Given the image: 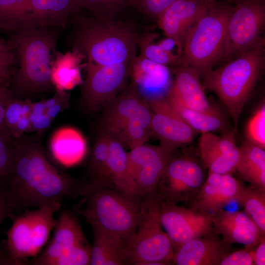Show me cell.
<instances>
[{
	"instance_id": "cell-41",
	"label": "cell",
	"mask_w": 265,
	"mask_h": 265,
	"mask_svg": "<svg viewBox=\"0 0 265 265\" xmlns=\"http://www.w3.org/2000/svg\"><path fill=\"white\" fill-rule=\"evenodd\" d=\"M15 57L13 50L0 36V79L7 86L10 81V69Z\"/></svg>"
},
{
	"instance_id": "cell-27",
	"label": "cell",
	"mask_w": 265,
	"mask_h": 265,
	"mask_svg": "<svg viewBox=\"0 0 265 265\" xmlns=\"http://www.w3.org/2000/svg\"><path fill=\"white\" fill-rule=\"evenodd\" d=\"M239 150L235 171L251 187L265 192V149L247 140L241 144Z\"/></svg>"
},
{
	"instance_id": "cell-6",
	"label": "cell",
	"mask_w": 265,
	"mask_h": 265,
	"mask_svg": "<svg viewBox=\"0 0 265 265\" xmlns=\"http://www.w3.org/2000/svg\"><path fill=\"white\" fill-rule=\"evenodd\" d=\"M232 9L229 2L209 0L206 11L186 38L179 61L193 68L199 77L218 63Z\"/></svg>"
},
{
	"instance_id": "cell-17",
	"label": "cell",
	"mask_w": 265,
	"mask_h": 265,
	"mask_svg": "<svg viewBox=\"0 0 265 265\" xmlns=\"http://www.w3.org/2000/svg\"><path fill=\"white\" fill-rule=\"evenodd\" d=\"M53 230V237L47 246L29 261L27 265H50L71 249L88 242L78 219L69 210L60 212Z\"/></svg>"
},
{
	"instance_id": "cell-31",
	"label": "cell",
	"mask_w": 265,
	"mask_h": 265,
	"mask_svg": "<svg viewBox=\"0 0 265 265\" xmlns=\"http://www.w3.org/2000/svg\"><path fill=\"white\" fill-rule=\"evenodd\" d=\"M165 100L174 111L198 133L211 132L224 128L221 113L208 114L187 107L171 92Z\"/></svg>"
},
{
	"instance_id": "cell-1",
	"label": "cell",
	"mask_w": 265,
	"mask_h": 265,
	"mask_svg": "<svg viewBox=\"0 0 265 265\" xmlns=\"http://www.w3.org/2000/svg\"><path fill=\"white\" fill-rule=\"evenodd\" d=\"M14 139L12 166L5 186L8 217L79 197L82 183L54 166L34 140L22 136Z\"/></svg>"
},
{
	"instance_id": "cell-37",
	"label": "cell",
	"mask_w": 265,
	"mask_h": 265,
	"mask_svg": "<svg viewBox=\"0 0 265 265\" xmlns=\"http://www.w3.org/2000/svg\"><path fill=\"white\" fill-rule=\"evenodd\" d=\"M91 250L88 242L79 245L53 261L50 265H89Z\"/></svg>"
},
{
	"instance_id": "cell-19",
	"label": "cell",
	"mask_w": 265,
	"mask_h": 265,
	"mask_svg": "<svg viewBox=\"0 0 265 265\" xmlns=\"http://www.w3.org/2000/svg\"><path fill=\"white\" fill-rule=\"evenodd\" d=\"M241 183L232 174L211 171L195 196L186 202L188 208L205 213L215 211L235 200Z\"/></svg>"
},
{
	"instance_id": "cell-25",
	"label": "cell",
	"mask_w": 265,
	"mask_h": 265,
	"mask_svg": "<svg viewBox=\"0 0 265 265\" xmlns=\"http://www.w3.org/2000/svg\"><path fill=\"white\" fill-rule=\"evenodd\" d=\"M110 132L108 164L110 185L112 187L129 196L142 199L129 172L125 144L119 136Z\"/></svg>"
},
{
	"instance_id": "cell-33",
	"label": "cell",
	"mask_w": 265,
	"mask_h": 265,
	"mask_svg": "<svg viewBox=\"0 0 265 265\" xmlns=\"http://www.w3.org/2000/svg\"><path fill=\"white\" fill-rule=\"evenodd\" d=\"M265 236V192L241 184L235 198Z\"/></svg>"
},
{
	"instance_id": "cell-44",
	"label": "cell",
	"mask_w": 265,
	"mask_h": 265,
	"mask_svg": "<svg viewBox=\"0 0 265 265\" xmlns=\"http://www.w3.org/2000/svg\"><path fill=\"white\" fill-rule=\"evenodd\" d=\"M29 118L30 122V129L39 132L48 128L53 122L46 112Z\"/></svg>"
},
{
	"instance_id": "cell-20",
	"label": "cell",
	"mask_w": 265,
	"mask_h": 265,
	"mask_svg": "<svg viewBox=\"0 0 265 265\" xmlns=\"http://www.w3.org/2000/svg\"><path fill=\"white\" fill-rule=\"evenodd\" d=\"M211 215L215 231L229 244L239 243L244 247L253 248L265 239V236L245 212L220 209Z\"/></svg>"
},
{
	"instance_id": "cell-15",
	"label": "cell",
	"mask_w": 265,
	"mask_h": 265,
	"mask_svg": "<svg viewBox=\"0 0 265 265\" xmlns=\"http://www.w3.org/2000/svg\"><path fill=\"white\" fill-rule=\"evenodd\" d=\"M208 1L176 0L157 18L159 27L167 37L175 41L180 56L189 32L206 11Z\"/></svg>"
},
{
	"instance_id": "cell-43",
	"label": "cell",
	"mask_w": 265,
	"mask_h": 265,
	"mask_svg": "<svg viewBox=\"0 0 265 265\" xmlns=\"http://www.w3.org/2000/svg\"><path fill=\"white\" fill-rule=\"evenodd\" d=\"M69 95L66 91H56L53 97L44 101L45 112L52 121L68 104Z\"/></svg>"
},
{
	"instance_id": "cell-28",
	"label": "cell",
	"mask_w": 265,
	"mask_h": 265,
	"mask_svg": "<svg viewBox=\"0 0 265 265\" xmlns=\"http://www.w3.org/2000/svg\"><path fill=\"white\" fill-rule=\"evenodd\" d=\"M93 244L90 265H126L125 253L128 243L119 236L92 228Z\"/></svg>"
},
{
	"instance_id": "cell-10",
	"label": "cell",
	"mask_w": 265,
	"mask_h": 265,
	"mask_svg": "<svg viewBox=\"0 0 265 265\" xmlns=\"http://www.w3.org/2000/svg\"><path fill=\"white\" fill-rule=\"evenodd\" d=\"M206 179L202 166L194 158L170 156L156 193L161 201L186 203L197 194Z\"/></svg>"
},
{
	"instance_id": "cell-35",
	"label": "cell",
	"mask_w": 265,
	"mask_h": 265,
	"mask_svg": "<svg viewBox=\"0 0 265 265\" xmlns=\"http://www.w3.org/2000/svg\"><path fill=\"white\" fill-rule=\"evenodd\" d=\"M157 35L146 33L138 36L137 46L140 50V55L155 62L168 66L176 65L180 60V55L172 52L166 51L158 44L154 43Z\"/></svg>"
},
{
	"instance_id": "cell-4",
	"label": "cell",
	"mask_w": 265,
	"mask_h": 265,
	"mask_svg": "<svg viewBox=\"0 0 265 265\" xmlns=\"http://www.w3.org/2000/svg\"><path fill=\"white\" fill-rule=\"evenodd\" d=\"M265 42L216 69L204 74V89L215 94L226 106L237 130L244 106L265 67Z\"/></svg>"
},
{
	"instance_id": "cell-24",
	"label": "cell",
	"mask_w": 265,
	"mask_h": 265,
	"mask_svg": "<svg viewBox=\"0 0 265 265\" xmlns=\"http://www.w3.org/2000/svg\"><path fill=\"white\" fill-rule=\"evenodd\" d=\"M53 158L64 166H71L80 162L87 152L86 140L77 129L69 126L56 129L49 143Z\"/></svg>"
},
{
	"instance_id": "cell-47",
	"label": "cell",
	"mask_w": 265,
	"mask_h": 265,
	"mask_svg": "<svg viewBox=\"0 0 265 265\" xmlns=\"http://www.w3.org/2000/svg\"><path fill=\"white\" fill-rule=\"evenodd\" d=\"M7 217H8V214L5 188L0 186V226L3 220Z\"/></svg>"
},
{
	"instance_id": "cell-2",
	"label": "cell",
	"mask_w": 265,
	"mask_h": 265,
	"mask_svg": "<svg viewBox=\"0 0 265 265\" xmlns=\"http://www.w3.org/2000/svg\"><path fill=\"white\" fill-rule=\"evenodd\" d=\"M52 29L24 26L12 32L7 43L16 51L19 61L11 80L12 87L25 100L45 93L53 85L51 64L57 37Z\"/></svg>"
},
{
	"instance_id": "cell-9",
	"label": "cell",
	"mask_w": 265,
	"mask_h": 265,
	"mask_svg": "<svg viewBox=\"0 0 265 265\" xmlns=\"http://www.w3.org/2000/svg\"><path fill=\"white\" fill-rule=\"evenodd\" d=\"M234 2L229 16L218 63H226L265 42L261 36L265 23L264 0H229Z\"/></svg>"
},
{
	"instance_id": "cell-46",
	"label": "cell",
	"mask_w": 265,
	"mask_h": 265,
	"mask_svg": "<svg viewBox=\"0 0 265 265\" xmlns=\"http://www.w3.org/2000/svg\"><path fill=\"white\" fill-rule=\"evenodd\" d=\"M9 99L0 98V134L11 141L13 138L6 127L4 121L5 106Z\"/></svg>"
},
{
	"instance_id": "cell-45",
	"label": "cell",
	"mask_w": 265,
	"mask_h": 265,
	"mask_svg": "<svg viewBox=\"0 0 265 265\" xmlns=\"http://www.w3.org/2000/svg\"><path fill=\"white\" fill-rule=\"evenodd\" d=\"M253 265H265V239L258 243L253 249Z\"/></svg>"
},
{
	"instance_id": "cell-50",
	"label": "cell",
	"mask_w": 265,
	"mask_h": 265,
	"mask_svg": "<svg viewBox=\"0 0 265 265\" xmlns=\"http://www.w3.org/2000/svg\"><path fill=\"white\" fill-rule=\"evenodd\" d=\"M0 265H10V263L4 252L1 247L0 246Z\"/></svg>"
},
{
	"instance_id": "cell-22",
	"label": "cell",
	"mask_w": 265,
	"mask_h": 265,
	"mask_svg": "<svg viewBox=\"0 0 265 265\" xmlns=\"http://www.w3.org/2000/svg\"><path fill=\"white\" fill-rule=\"evenodd\" d=\"M175 65L170 92L187 107L208 114L220 113L210 104L196 72L180 61Z\"/></svg>"
},
{
	"instance_id": "cell-16",
	"label": "cell",
	"mask_w": 265,
	"mask_h": 265,
	"mask_svg": "<svg viewBox=\"0 0 265 265\" xmlns=\"http://www.w3.org/2000/svg\"><path fill=\"white\" fill-rule=\"evenodd\" d=\"M152 109V129L160 146L171 153L192 142L198 132L169 106L165 99L149 103Z\"/></svg>"
},
{
	"instance_id": "cell-3",
	"label": "cell",
	"mask_w": 265,
	"mask_h": 265,
	"mask_svg": "<svg viewBox=\"0 0 265 265\" xmlns=\"http://www.w3.org/2000/svg\"><path fill=\"white\" fill-rule=\"evenodd\" d=\"M80 200L73 210L92 228L119 236L128 243L138 225L143 199L129 196L112 187L82 186Z\"/></svg>"
},
{
	"instance_id": "cell-7",
	"label": "cell",
	"mask_w": 265,
	"mask_h": 265,
	"mask_svg": "<svg viewBox=\"0 0 265 265\" xmlns=\"http://www.w3.org/2000/svg\"><path fill=\"white\" fill-rule=\"evenodd\" d=\"M61 205H45L27 210L11 218L12 225L0 246L10 265H27L28 259L41 252L56 223L55 213Z\"/></svg>"
},
{
	"instance_id": "cell-23",
	"label": "cell",
	"mask_w": 265,
	"mask_h": 265,
	"mask_svg": "<svg viewBox=\"0 0 265 265\" xmlns=\"http://www.w3.org/2000/svg\"><path fill=\"white\" fill-rule=\"evenodd\" d=\"M143 100L132 83L125 86L103 108L101 127L120 137L126 122Z\"/></svg>"
},
{
	"instance_id": "cell-5",
	"label": "cell",
	"mask_w": 265,
	"mask_h": 265,
	"mask_svg": "<svg viewBox=\"0 0 265 265\" xmlns=\"http://www.w3.org/2000/svg\"><path fill=\"white\" fill-rule=\"evenodd\" d=\"M75 48L88 62L106 65L131 63L136 56L138 36L128 25L112 19H78Z\"/></svg>"
},
{
	"instance_id": "cell-29",
	"label": "cell",
	"mask_w": 265,
	"mask_h": 265,
	"mask_svg": "<svg viewBox=\"0 0 265 265\" xmlns=\"http://www.w3.org/2000/svg\"><path fill=\"white\" fill-rule=\"evenodd\" d=\"M110 132L101 128L92 148L87 165L89 187H112L109 179L108 158Z\"/></svg>"
},
{
	"instance_id": "cell-12",
	"label": "cell",
	"mask_w": 265,
	"mask_h": 265,
	"mask_svg": "<svg viewBox=\"0 0 265 265\" xmlns=\"http://www.w3.org/2000/svg\"><path fill=\"white\" fill-rule=\"evenodd\" d=\"M159 219L175 252L187 242L208 234L213 227L212 215L161 201Z\"/></svg>"
},
{
	"instance_id": "cell-18",
	"label": "cell",
	"mask_w": 265,
	"mask_h": 265,
	"mask_svg": "<svg viewBox=\"0 0 265 265\" xmlns=\"http://www.w3.org/2000/svg\"><path fill=\"white\" fill-rule=\"evenodd\" d=\"M234 250L232 244L225 241L213 227L208 234L178 249L172 261L176 265H219L221 260Z\"/></svg>"
},
{
	"instance_id": "cell-14",
	"label": "cell",
	"mask_w": 265,
	"mask_h": 265,
	"mask_svg": "<svg viewBox=\"0 0 265 265\" xmlns=\"http://www.w3.org/2000/svg\"><path fill=\"white\" fill-rule=\"evenodd\" d=\"M129 77L140 97L148 103L165 99L174 81L168 66L155 62L140 54L130 63Z\"/></svg>"
},
{
	"instance_id": "cell-40",
	"label": "cell",
	"mask_w": 265,
	"mask_h": 265,
	"mask_svg": "<svg viewBox=\"0 0 265 265\" xmlns=\"http://www.w3.org/2000/svg\"><path fill=\"white\" fill-rule=\"evenodd\" d=\"M176 0H131V5L144 15L156 18Z\"/></svg>"
},
{
	"instance_id": "cell-30",
	"label": "cell",
	"mask_w": 265,
	"mask_h": 265,
	"mask_svg": "<svg viewBox=\"0 0 265 265\" xmlns=\"http://www.w3.org/2000/svg\"><path fill=\"white\" fill-rule=\"evenodd\" d=\"M152 109L143 100L126 122L120 137L131 149L139 146L153 135L152 129Z\"/></svg>"
},
{
	"instance_id": "cell-11",
	"label": "cell",
	"mask_w": 265,
	"mask_h": 265,
	"mask_svg": "<svg viewBox=\"0 0 265 265\" xmlns=\"http://www.w3.org/2000/svg\"><path fill=\"white\" fill-rule=\"evenodd\" d=\"M130 63L101 65L88 62L80 102L89 112L103 108L126 86Z\"/></svg>"
},
{
	"instance_id": "cell-42",
	"label": "cell",
	"mask_w": 265,
	"mask_h": 265,
	"mask_svg": "<svg viewBox=\"0 0 265 265\" xmlns=\"http://www.w3.org/2000/svg\"><path fill=\"white\" fill-rule=\"evenodd\" d=\"M253 248L244 247L232 251L221 260L219 265H253Z\"/></svg>"
},
{
	"instance_id": "cell-13",
	"label": "cell",
	"mask_w": 265,
	"mask_h": 265,
	"mask_svg": "<svg viewBox=\"0 0 265 265\" xmlns=\"http://www.w3.org/2000/svg\"><path fill=\"white\" fill-rule=\"evenodd\" d=\"M170 153L160 146L142 144L127 153V165L141 198L154 194Z\"/></svg>"
},
{
	"instance_id": "cell-51",
	"label": "cell",
	"mask_w": 265,
	"mask_h": 265,
	"mask_svg": "<svg viewBox=\"0 0 265 265\" xmlns=\"http://www.w3.org/2000/svg\"><path fill=\"white\" fill-rule=\"evenodd\" d=\"M117 4L121 8L126 4H130L131 0H115Z\"/></svg>"
},
{
	"instance_id": "cell-36",
	"label": "cell",
	"mask_w": 265,
	"mask_h": 265,
	"mask_svg": "<svg viewBox=\"0 0 265 265\" xmlns=\"http://www.w3.org/2000/svg\"><path fill=\"white\" fill-rule=\"evenodd\" d=\"M82 9L99 20L112 19L121 8L115 0H79Z\"/></svg>"
},
{
	"instance_id": "cell-52",
	"label": "cell",
	"mask_w": 265,
	"mask_h": 265,
	"mask_svg": "<svg viewBox=\"0 0 265 265\" xmlns=\"http://www.w3.org/2000/svg\"></svg>"
},
{
	"instance_id": "cell-49",
	"label": "cell",
	"mask_w": 265,
	"mask_h": 265,
	"mask_svg": "<svg viewBox=\"0 0 265 265\" xmlns=\"http://www.w3.org/2000/svg\"><path fill=\"white\" fill-rule=\"evenodd\" d=\"M14 96L11 91L0 79V98L9 99Z\"/></svg>"
},
{
	"instance_id": "cell-34",
	"label": "cell",
	"mask_w": 265,
	"mask_h": 265,
	"mask_svg": "<svg viewBox=\"0 0 265 265\" xmlns=\"http://www.w3.org/2000/svg\"><path fill=\"white\" fill-rule=\"evenodd\" d=\"M28 0H0V29L13 32L26 25Z\"/></svg>"
},
{
	"instance_id": "cell-21",
	"label": "cell",
	"mask_w": 265,
	"mask_h": 265,
	"mask_svg": "<svg viewBox=\"0 0 265 265\" xmlns=\"http://www.w3.org/2000/svg\"><path fill=\"white\" fill-rule=\"evenodd\" d=\"M28 7L26 26L52 28L76 21L83 10L79 0H28Z\"/></svg>"
},
{
	"instance_id": "cell-38",
	"label": "cell",
	"mask_w": 265,
	"mask_h": 265,
	"mask_svg": "<svg viewBox=\"0 0 265 265\" xmlns=\"http://www.w3.org/2000/svg\"><path fill=\"white\" fill-rule=\"evenodd\" d=\"M265 106L263 105L248 122L246 134L248 140L260 147L265 148Z\"/></svg>"
},
{
	"instance_id": "cell-39",
	"label": "cell",
	"mask_w": 265,
	"mask_h": 265,
	"mask_svg": "<svg viewBox=\"0 0 265 265\" xmlns=\"http://www.w3.org/2000/svg\"><path fill=\"white\" fill-rule=\"evenodd\" d=\"M9 140L0 134V186L5 187L13 163V146Z\"/></svg>"
},
{
	"instance_id": "cell-48",
	"label": "cell",
	"mask_w": 265,
	"mask_h": 265,
	"mask_svg": "<svg viewBox=\"0 0 265 265\" xmlns=\"http://www.w3.org/2000/svg\"><path fill=\"white\" fill-rule=\"evenodd\" d=\"M160 47L166 51L172 52L171 50L176 46L175 41L169 37H167L158 43Z\"/></svg>"
},
{
	"instance_id": "cell-26",
	"label": "cell",
	"mask_w": 265,
	"mask_h": 265,
	"mask_svg": "<svg viewBox=\"0 0 265 265\" xmlns=\"http://www.w3.org/2000/svg\"><path fill=\"white\" fill-rule=\"evenodd\" d=\"M51 64V79L56 91H67L82 83L80 68L85 55L79 50L64 53L55 51Z\"/></svg>"
},
{
	"instance_id": "cell-8",
	"label": "cell",
	"mask_w": 265,
	"mask_h": 265,
	"mask_svg": "<svg viewBox=\"0 0 265 265\" xmlns=\"http://www.w3.org/2000/svg\"><path fill=\"white\" fill-rule=\"evenodd\" d=\"M160 202L156 192L142 200L137 228L126 250V265L153 262L173 265L172 243L160 221Z\"/></svg>"
},
{
	"instance_id": "cell-32",
	"label": "cell",
	"mask_w": 265,
	"mask_h": 265,
	"mask_svg": "<svg viewBox=\"0 0 265 265\" xmlns=\"http://www.w3.org/2000/svg\"><path fill=\"white\" fill-rule=\"evenodd\" d=\"M217 138L212 132L202 133L199 145L201 161L209 171L232 174L235 169L219 150Z\"/></svg>"
}]
</instances>
